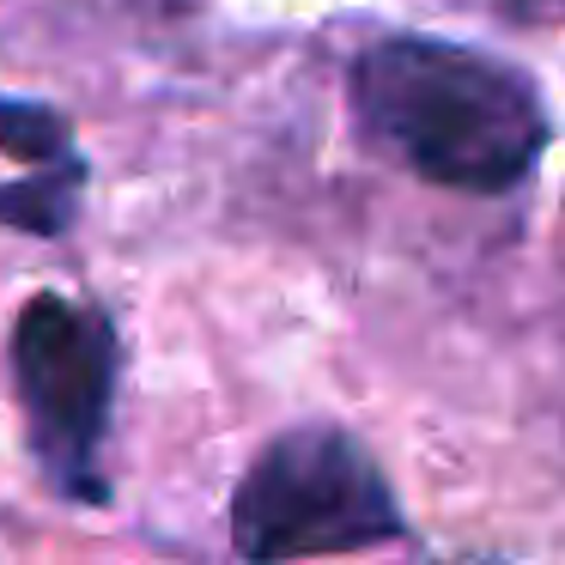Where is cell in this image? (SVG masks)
Here are the masks:
<instances>
[{
	"instance_id": "6da1fadb",
	"label": "cell",
	"mask_w": 565,
	"mask_h": 565,
	"mask_svg": "<svg viewBox=\"0 0 565 565\" xmlns=\"http://www.w3.org/2000/svg\"><path fill=\"white\" fill-rule=\"evenodd\" d=\"M353 110L414 177L468 195L516 189L547 147V110L529 74L456 43H371L353 62Z\"/></svg>"
},
{
	"instance_id": "7a4b0ae2",
	"label": "cell",
	"mask_w": 565,
	"mask_h": 565,
	"mask_svg": "<svg viewBox=\"0 0 565 565\" xmlns=\"http://www.w3.org/2000/svg\"><path fill=\"white\" fill-rule=\"evenodd\" d=\"M402 535L383 468L334 426H292L256 456L232 499V541L244 559L365 553Z\"/></svg>"
},
{
	"instance_id": "3957f363",
	"label": "cell",
	"mask_w": 565,
	"mask_h": 565,
	"mask_svg": "<svg viewBox=\"0 0 565 565\" xmlns=\"http://www.w3.org/2000/svg\"><path fill=\"white\" fill-rule=\"evenodd\" d=\"M116 365L122 347L104 310L74 305L62 292H38L13 322V377L31 414V438H38L43 462L55 468L67 492L104 499L92 480V456L110 426L116 402Z\"/></svg>"
},
{
	"instance_id": "277c9868",
	"label": "cell",
	"mask_w": 565,
	"mask_h": 565,
	"mask_svg": "<svg viewBox=\"0 0 565 565\" xmlns=\"http://www.w3.org/2000/svg\"><path fill=\"white\" fill-rule=\"evenodd\" d=\"M79 183H86L79 159H62L55 171H38V177H19V183L0 189V225L31 232V237H62L74 225Z\"/></svg>"
},
{
	"instance_id": "5b68a950",
	"label": "cell",
	"mask_w": 565,
	"mask_h": 565,
	"mask_svg": "<svg viewBox=\"0 0 565 565\" xmlns=\"http://www.w3.org/2000/svg\"><path fill=\"white\" fill-rule=\"evenodd\" d=\"M0 152L19 164H62L67 159V116L31 98H0Z\"/></svg>"
}]
</instances>
